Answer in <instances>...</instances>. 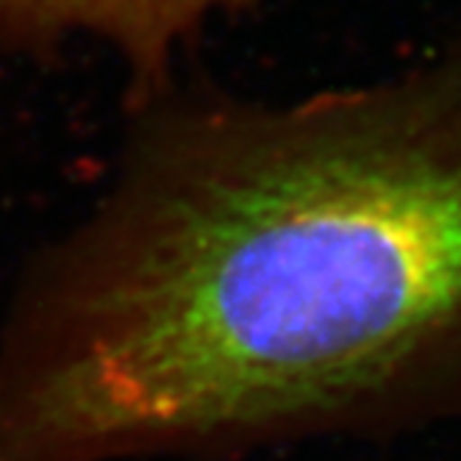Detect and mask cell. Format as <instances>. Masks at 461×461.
<instances>
[{
  "instance_id": "cell-1",
  "label": "cell",
  "mask_w": 461,
  "mask_h": 461,
  "mask_svg": "<svg viewBox=\"0 0 461 461\" xmlns=\"http://www.w3.org/2000/svg\"><path fill=\"white\" fill-rule=\"evenodd\" d=\"M461 320V142L378 114H156L0 342V461L289 425Z\"/></svg>"
},
{
  "instance_id": "cell-2",
  "label": "cell",
  "mask_w": 461,
  "mask_h": 461,
  "mask_svg": "<svg viewBox=\"0 0 461 461\" xmlns=\"http://www.w3.org/2000/svg\"><path fill=\"white\" fill-rule=\"evenodd\" d=\"M234 0H0V37L86 31L114 45L142 86H156L176 45Z\"/></svg>"
}]
</instances>
